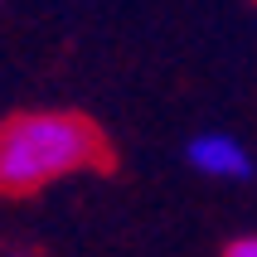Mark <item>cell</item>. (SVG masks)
<instances>
[{"label":"cell","instance_id":"obj_2","mask_svg":"<svg viewBox=\"0 0 257 257\" xmlns=\"http://www.w3.org/2000/svg\"><path fill=\"white\" fill-rule=\"evenodd\" d=\"M185 160H189V170L209 175V180H252V156L228 131H199L185 146Z\"/></svg>","mask_w":257,"mask_h":257},{"label":"cell","instance_id":"obj_3","mask_svg":"<svg viewBox=\"0 0 257 257\" xmlns=\"http://www.w3.org/2000/svg\"><path fill=\"white\" fill-rule=\"evenodd\" d=\"M223 257H257V233H247V238H233V243L223 247Z\"/></svg>","mask_w":257,"mask_h":257},{"label":"cell","instance_id":"obj_4","mask_svg":"<svg viewBox=\"0 0 257 257\" xmlns=\"http://www.w3.org/2000/svg\"><path fill=\"white\" fill-rule=\"evenodd\" d=\"M0 257H34V252H25V247H5Z\"/></svg>","mask_w":257,"mask_h":257},{"label":"cell","instance_id":"obj_1","mask_svg":"<svg viewBox=\"0 0 257 257\" xmlns=\"http://www.w3.org/2000/svg\"><path fill=\"white\" fill-rule=\"evenodd\" d=\"M107 160L102 131L78 112H20L0 126V194H34Z\"/></svg>","mask_w":257,"mask_h":257}]
</instances>
